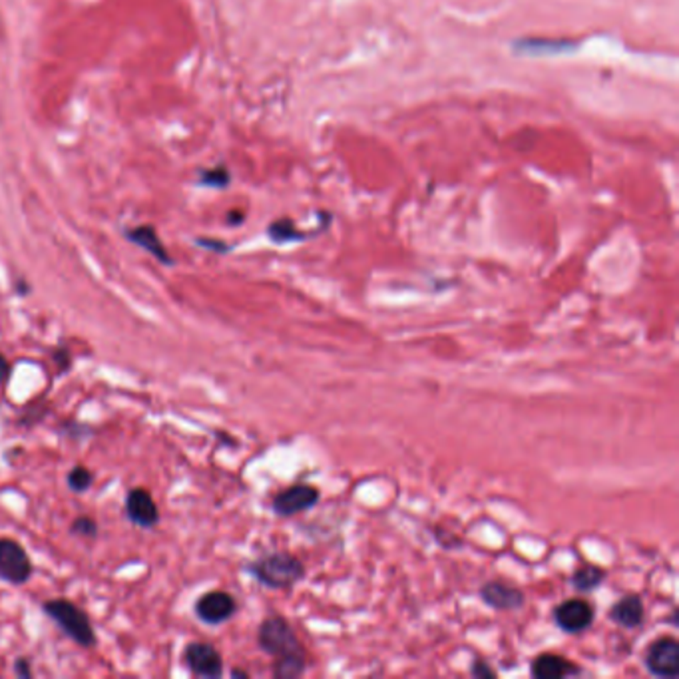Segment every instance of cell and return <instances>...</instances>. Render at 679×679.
<instances>
[{
	"label": "cell",
	"mask_w": 679,
	"mask_h": 679,
	"mask_svg": "<svg viewBox=\"0 0 679 679\" xmlns=\"http://www.w3.org/2000/svg\"><path fill=\"white\" fill-rule=\"evenodd\" d=\"M257 643L267 655L275 657L273 675L277 679H297L305 674V650L283 616H269L262 622L257 630Z\"/></svg>",
	"instance_id": "obj_1"
},
{
	"label": "cell",
	"mask_w": 679,
	"mask_h": 679,
	"mask_svg": "<svg viewBox=\"0 0 679 679\" xmlns=\"http://www.w3.org/2000/svg\"><path fill=\"white\" fill-rule=\"evenodd\" d=\"M247 572L265 588L289 590L305 578V564L293 554L273 552L252 562L247 566Z\"/></svg>",
	"instance_id": "obj_2"
},
{
	"label": "cell",
	"mask_w": 679,
	"mask_h": 679,
	"mask_svg": "<svg viewBox=\"0 0 679 679\" xmlns=\"http://www.w3.org/2000/svg\"><path fill=\"white\" fill-rule=\"evenodd\" d=\"M46 616L57 623V626L68 635L72 642H77L82 648H94L96 633L88 616L70 600L57 598L42 603Z\"/></svg>",
	"instance_id": "obj_3"
},
{
	"label": "cell",
	"mask_w": 679,
	"mask_h": 679,
	"mask_svg": "<svg viewBox=\"0 0 679 679\" xmlns=\"http://www.w3.org/2000/svg\"><path fill=\"white\" fill-rule=\"evenodd\" d=\"M552 618L556 626L562 630L564 633L570 635H578L590 630L592 623H594L596 612L594 606L584 598H570L560 602L558 606L552 612Z\"/></svg>",
	"instance_id": "obj_4"
},
{
	"label": "cell",
	"mask_w": 679,
	"mask_h": 679,
	"mask_svg": "<svg viewBox=\"0 0 679 679\" xmlns=\"http://www.w3.org/2000/svg\"><path fill=\"white\" fill-rule=\"evenodd\" d=\"M643 665L655 677H677L679 675V642L670 635L657 638L648 645L643 655Z\"/></svg>",
	"instance_id": "obj_5"
},
{
	"label": "cell",
	"mask_w": 679,
	"mask_h": 679,
	"mask_svg": "<svg viewBox=\"0 0 679 679\" xmlns=\"http://www.w3.org/2000/svg\"><path fill=\"white\" fill-rule=\"evenodd\" d=\"M32 578V562L26 550L10 538H0V580L8 584H26Z\"/></svg>",
	"instance_id": "obj_6"
},
{
	"label": "cell",
	"mask_w": 679,
	"mask_h": 679,
	"mask_svg": "<svg viewBox=\"0 0 679 679\" xmlns=\"http://www.w3.org/2000/svg\"><path fill=\"white\" fill-rule=\"evenodd\" d=\"M319 500L321 492L314 484H293V487H287L275 494L272 509L282 519H291V516L311 510Z\"/></svg>",
	"instance_id": "obj_7"
},
{
	"label": "cell",
	"mask_w": 679,
	"mask_h": 679,
	"mask_svg": "<svg viewBox=\"0 0 679 679\" xmlns=\"http://www.w3.org/2000/svg\"><path fill=\"white\" fill-rule=\"evenodd\" d=\"M183 660H186L190 672L198 677L218 679L223 675V657L211 643H206V642L190 643L186 652H183Z\"/></svg>",
	"instance_id": "obj_8"
},
{
	"label": "cell",
	"mask_w": 679,
	"mask_h": 679,
	"mask_svg": "<svg viewBox=\"0 0 679 679\" xmlns=\"http://www.w3.org/2000/svg\"><path fill=\"white\" fill-rule=\"evenodd\" d=\"M237 612V602L228 592L215 590L203 594L196 602V616L203 622L210 623V626H220V623L228 622L233 618V613Z\"/></svg>",
	"instance_id": "obj_9"
},
{
	"label": "cell",
	"mask_w": 679,
	"mask_h": 679,
	"mask_svg": "<svg viewBox=\"0 0 679 679\" xmlns=\"http://www.w3.org/2000/svg\"><path fill=\"white\" fill-rule=\"evenodd\" d=\"M480 600L487 603L489 608L497 610V612H514L520 610L524 606V592L516 586L506 584V581H487L480 588Z\"/></svg>",
	"instance_id": "obj_10"
},
{
	"label": "cell",
	"mask_w": 679,
	"mask_h": 679,
	"mask_svg": "<svg viewBox=\"0 0 679 679\" xmlns=\"http://www.w3.org/2000/svg\"><path fill=\"white\" fill-rule=\"evenodd\" d=\"M126 516L128 520L139 528H152L159 522V510L154 497L146 489H132L126 494Z\"/></svg>",
	"instance_id": "obj_11"
},
{
	"label": "cell",
	"mask_w": 679,
	"mask_h": 679,
	"mask_svg": "<svg viewBox=\"0 0 679 679\" xmlns=\"http://www.w3.org/2000/svg\"><path fill=\"white\" fill-rule=\"evenodd\" d=\"M581 674H584V670L578 664L558 653H540L530 662V675L536 679H560Z\"/></svg>",
	"instance_id": "obj_12"
},
{
	"label": "cell",
	"mask_w": 679,
	"mask_h": 679,
	"mask_svg": "<svg viewBox=\"0 0 679 679\" xmlns=\"http://www.w3.org/2000/svg\"><path fill=\"white\" fill-rule=\"evenodd\" d=\"M610 622L623 630H635L640 628L645 620V606L643 600L638 594H626L622 596L608 612Z\"/></svg>",
	"instance_id": "obj_13"
},
{
	"label": "cell",
	"mask_w": 679,
	"mask_h": 679,
	"mask_svg": "<svg viewBox=\"0 0 679 679\" xmlns=\"http://www.w3.org/2000/svg\"><path fill=\"white\" fill-rule=\"evenodd\" d=\"M126 237L134 245L142 247V250L148 252L149 255H154L158 262H161L164 265H174V260H171V255L168 253L166 245L161 243V240L158 237V233H156L152 225H139V228L128 230Z\"/></svg>",
	"instance_id": "obj_14"
},
{
	"label": "cell",
	"mask_w": 679,
	"mask_h": 679,
	"mask_svg": "<svg viewBox=\"0 0 679 679\" xmlns=\"http://www.w3.org/2000/svg\"><path fill=\"white\" fill-rule=\"evenodd\" d=\"M606 570L598 568V566H580L574 570V574L570 576V584H572L574 590L578 592H594L598 590L603 581H606Z\"/></svg>",
	"instance_id": "obj_15"
},
{
	"label": "cell",
	"mask_w": 679,
	"mask_h": 679,
	"mask_svg": "<svg viewBox=\"0 0 679 679\" xmlns=\"http://www.w3.org/2000/svg\"><path fill=\"white\" fill-rule=\"evenodd\" d=\"M267 233H269V237H272V240H273L275 243L301 242V240H305V237H307L305 233L297 231V230H295V225H293V221H289V220H279V221H273L272 225H269Z\"/></svg>",
	"instance_id": "obj_16"
},
{
	"label": "cell",
	"mask_w": 679,
	"mask_h": 679,
	"mask_svg": "<svg viewBox=\"0 0 679 679\" xmlns=\"http://www.w3.org/2000/svg\"><path fill=\"white\" fill-rule=\"evenodd\" d=\"M67 482H68V489H70L72 492H86V490H88V489L92 487L94 474H92L88 468H86V467L78 465V467H74V468L68 472Z\"/></svg>",
	"instance_id": "obj_17"
},
{
	"label": "cell",
	"mask_w": 679,
	"mask_h": 679,
	"mask_svg": "<svg viewBox=\"0 0 679 679\" xmlns=\"http://www.w3.org/2000/svg\"><path fill=\"white\" fill-rule=\"evenodd\" d=\"M200 183H203V186H210V188H225L230 183V174L225 168L208 170L201 174Z\"/></svg>",
	"instance_id": "obj_18"
},
{
	"label": "cell",
	"mask_w": 679,
	"mask_h": 679,
	"mask_svg": "<svg viewBox=\"0 0 679 679\" xmlns=\"http://www.w3.org/2000/svg\"><path fill=\"white\" fill-rule=\"evenodd\" d=\"M70 532L84 538H96L98 536V524H96V520L90 519V516H78V519L72 522Z\"/></svg>",
	"instance_id": "obj_19"
},
{
	"label": "cell",
	"mask_w": 679,
	"mask_h": 679,
	"mask_svg": "<svg viewBox=\"0 0 679 679\" xmlns=\"http://www.w3.org/2000/svg\"><path fill=\"white\" fill-rule=\"evenodd\" d=\"M470 675L477 679H489V677H497V672L492 670L489 662L474 660V664L470 665Z\"/></svg>",
	"instance_id": "obj_20"
},
{
	"label": "cell",
	"mask_w": 679,
	"mask_h": 679,
	"mask_svg": "<svg viewBox=\"0 0 679 679\" xmlns=\"http://www.w3.org/2000/svg\"><path fill=\"white\" fill-rule=\"evenodd\" d=\"M198 245L206 247V250H211V252H218V253H225L230 252V245L223 243V242H218V240H206V237H200V240H196Z\"/></svg>",
	"instance_id": "obj_21"
},
{
	"label": "cell",
	"mask_w": 679,
	"mask_h": 679,
	"mask_svg": "<svg viewBox=\"0 0 679 679\" xmlns=\"http://www.w3.org/2000/svg\"><path fill=\"white\" fill-rule=\"evenodd\" d=\"M52 355H54V361H57V365L60 366L62 373L70 369V353L67 349H57Z\"/></svg>",
	"instance_id": "obj_22"
},
{
	"label": "cell",
	"mask_w": 679,
	"mask_h": 679,
	"mask_svg": "<svg viewBox=\"0 0 679 679\" xmlns=\"http://www.w3.org/2000/svg\"><path fill=\"white\" fill-rule=\"evenodd\" d=\"M10 373H13V366H10L8 359L0 353V385H6L10 379Z\"/></svg>",
	"instance_id": "obj_23"
},
{
	"label": "cell",
	"mask_w": 679,
	"mask_h": 679,
	"mask_svg": "<svg viewBox=\"0 0 679 679\" xmlns=\"http://www.w3.org/2000/svg\"><path fill=\"white\" fill-rule=\"evenodd\" d=\"M15 672H16L18 677H25V679L32 677L30 664H28V660H25V657H20V660L15 662Z\"/></svg>",
	"instance_id": "obj_24"
},
{
	"label": "cell",
	"mask_w": 679,
	"mask_h": 679,
	"mask_svg": "<svg viewBox=\"0 0 679 679\" xmlns=\"http://www.w3.org/2000/svg\"><path fill=\"white\" fill-rule=\"evenodd\" d=\"M228 221L233 223V225H235V223H240V221H243V213H237V211L230 213V215H228Z\"/></svg>",
	"instance_id": "obj_25"
},
{
	"label": "cell",
	"mask_w": 679,
	"mask_h": 679,
	"mask_svg": "<svg viewBox=\"0 0 679 679\" xmlns=\"http://www.w3.org/2000/svg\"><path fill=\"white\" fill-rule=\"evenodd\" d=\"M231 677H245V679H247V677H250V674H247V672H242V670H233V672H231Z\"/></svg>",
	"instance_id": "obj_26"
}]
</instances>
